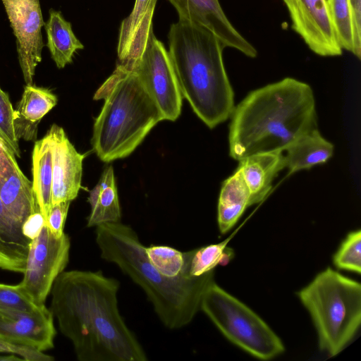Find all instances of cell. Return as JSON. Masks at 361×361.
I'll return each instance as SVG.
<instances>
[{
	"label": "cell",
	"mask_w": 361,
	"mask_h": 361,
	"mask_svg": "<svg viewBox=\"0 0 361 361\" xmlns=\"http://www.w3.org/2000/svg\"><path fill=\"white\" fill-rule=\"evenodd\" d=\"M127 69L137 75L164 120L174 121L179 117L183 96L169 51L154 35L153 28L143 42L137 59Z\"/></svg>",
	"instance_id": "ba28073f"
},
{
	"label": "cell",
	"mask_w": 361,
	"mask_h": 361,
	"mask_svg": "<svg viewBox=\"0 0 361 361\" xmlns=\"http://www.w3.org/2000/svg\"><path fill=\"white\" fill-rule=\"evenodd\" d=\"M45 224V219L40 211L37 212L30 215L23 224V233L32 240L39 235Z\"/></svg>",
	"instance_id": "836d02e7"
},
{
	"label": "cell",
	"mask_w": 361,
	"mask_h": 361,
	"mask_svg": "<svg viewBox=\"0 0 361 361\" xmlns=\"http://www.w3.org/2000/svg\"><path fill=\"white\" fill-rule=\"evenodd\" d=\"M175 8L178 21L202 26L211 30L225 47L237 49L255 58L257 49L233 27L219 0H168Z\"/></svg>",
	"instance_id": "7c38bea8"
},
{
	"label": "cell",
	"mask_w": 361,
	"mask_h": 361,
	"mask_svg": "<svg viewBox=\"0 0 361 361\" xmlns=\"http://www.w3.org/2000/svg\"><path fill=\"white\" fill-rule=\"evenodd\" d=\"M93 98L104 99L91 141L94 152L104 162L129 156L164 120L137 75L119 63Z\"/></svg>",
	"instance_id": "5b68a950"
},
{
	"label": "cell",
	"mask_w": 361,
	"mask_h": 361,
	"mask_svg": "<svg viewBox=\"0 0 361 361\" xmlns=\"http://www.w3.org/2000/svg\"><path fill=\"white\" fill-rule=\"evenodd\" d=\"M298 295L313 321L320 349L330 356L338 354L360 325V283L329 267Z\"/></svg>",
	"instance_id": "8992f818"
},
{
	"label": "cell",
	"mask_w": 361,
	"mask_h": 361,
	"mask_svg": "<svg viewBox=\"0 0 361 361\" xmlns=\"http://www.w3.org/2000/svg\"><path fill=\"white\" fill-rule=\"evenodd\" d=\"M70 204L71 201H63L53 204L49 212L46 225L56 238H60L64 233L63 228Z\"/></svg>",
	"instance_id": "4dcf8cb0"
},
{
	"label": "cell",
	"mask_w": 361,
	"mask_h": 361,
	"mask_svg": "<svg viewBox=\"0 0 361 361\" xmlns=\"http://www.w3.org/2000/svg\"><path fill=\"white\" fill-rule=\"evenodd\" d=\"M0 142L14 155L20 157L19 140L14 127V109L7 92L0 88Z\"/></svg>",
	"instance_id": "f1b7e54d"
},
{
	"label": "cell",
	"mask_w": 361,
	"mask_h": 361,
	"mask_svg": "<svg viewBox=\"0 0 361 361\" xmlns=\"http://www.w3.org/2000/svg\"><path fill=\"white\" fill-rule=\"evenodd\" d=\"M119 286L101 271H63L54 281L50 310L78 360H147L119 313Z\"/></svg>",
	"instance_id": "6da1fadb"
},
{
	"label": "cell",
	"mask_w": 361,
	"mask_h": 361,
	"mask_svg": "<svg viewBox=\"0 0 361 361\" xmlns=\"http://www.w3.org/2000/svg\"><path fill=\"white\" fill-rule=\"evenodd\" d=\"M1 144H3V143L0 142V145H1Z\"/></svg>",
	"instance_id": "8d00e7d4"
},
{
	"label": "cell",
	"mask_w": 361,
	"mask_h": 361,
	"mask_svg": "<svg viewBox=\"0 0 361 361\" xmlns=\"http://www.w3.org/2000/svg\"><path fill=\"white\" fill-rule=\"evenodd\" d=\"M168 39L182 96L209 128L226 121L235 104L223 61L224 44L211 30L180 21L171 25Z\"/></svg>",
	"instance_id": "277c9868"
},
{
	"label": "cell",
	"mask_w": 361,
	"mask_h": 361,
	"mask_svg": "<svg viewBox=\"0 0 361 361\" xmlns=\"http://www.w3.org/2000/svg\"><path fill=\"white\" fill-rule=\"evenodd\" d=\"M14 353H9L8 355L0 356V361H14V360H24L23 357H19Z\"/></svg>",
	"instance_id": "e575fe53"
},
{
	"label": "cell",
	"mask_w": 361,
	"mask_h": 361,
	"mask_svg": "<svg viewBox=\"0 0 361 361\" xmlns=\"http://www.w3.org/2000/svg\"><path fill=\"white\" fill-rule=\"evenodd\" d=\"M200 310L231 342L264 360L283 353L280 338L250 307L212 281L202 297Z\"/></svg>",
	"instance_id": "52a82bcc"
},
{
	"label": "cell",
	"mask_w": 361,
	"mask_h": 361,
	"mask_svg": "<svg viewBox=\"0 0 361 361\" xmlns=\"http://www.w3.org/2000/svg\"><path fill=\"white\" fill-rule=\"evenodd\" d=\"M47 133L53 158L52 206L63 201L71 202L77 197L82 187L85 155L75 149L62 127L53 124Z\"/></svg>",
	"instance_id": "5bb4252c"
},
{
	"label": "cell",
	"mask_w": 361,
	"mask_h": 361,
	"mask_svg": "<svg viewBox=\"0 0 361 361\" xmlns=\"http://www.w3.org/2000/svg\"><path fill=\"white\" fill-rule=\"evenodd\" d=\"M0 162V198L8 211L21 225L39 209L32 182L20 169L15 155L2 147Z\"/></svg>",
	"instance_id": "9a60e30c"
},
{
	"label": "cell",
	"mask_w": 361,
	"mask_h": 361,
	"mask_svg": "<svg viewBox=\"0 0 361 361\" xmlns=\"http://www.w3.org/2000/svg\"><path fill=\"white\" fill-rule=\"evenodd\" d=\"M229 154L240 161L248 156L285 149L317 128L312 87L285 78L250 92L230 116Z\"/></svg>",
	"instance_id": "7a4b0ae2"
},
{
	"label": "cell",
	"mask_w": 361,
	"mask_h": 361,
	"mask_svg": "<svg viewBox=\"0 0 361 361\" xmlns=\"http://www.w3.org/2000/svg\"><path fill=\"white\" fill-rule=\"evenodd\" d=\"M351 11L354 37H355V54L354 55L361 59V0H348Z\"/></svg>",
	"instance_id": "d6a6232c"
},
{
	"label": "cell",
	"mask_w": 361,
	"mask_h": 361,
	"mask_svg": "<svg viewBox=\"0 0 361 361\" xmlns=\"http://www.w3.org/2000/svg\"><path fill=\"white\" fill-rule=\"evenodd\" d=\"M37 306L23 290L19 284L0 283V310H13L32 312Z\"/></svg>",
	"instance_id": "f546056e"
},
{
	"label": "cell",
	"mask_w": 361,
	"mask_h": 361,
	"mask_svg": "<svg viewBox=\"0 0 361 361\" xmlns=\"http://www.w3.org/2000/svg\"><path fill=\"white\" fill-rule=\"evenodd\" d=\"M250 191L240 170L235 172L222 183L219 193L217 221L222 234L236 224L247 207H250Z\"/></svg>",
	"instance_id": "ffe728a7"
},
{
	"label": "cell",
	"mask_w": 361,
	"mask_h": 361,
	"mask_svg": "<svg viewBox=\"0 0 361 361\" xmlns=\"http://www.w3.org/2000/svg\"><path fill=\"white\" fill-rule=\"evenodd\" d=\"M88 202L91 211L87 218V227L121 222V211L111 166L104 169L98 183L90 192Z\"/></svg>",
	"instance_id": "44dd1931"
},
{
	"label": "cell",
	"mask_w": 361,
	"mask_h": 361,
	"mask_svg": "<svg viewBox=\"0 0 361 361\" xmlns=\"http://www.w3.org/2000/svg\"><path fill=\"white\" fill-rule=\"evenodd\" d=\"M0 353H14L26 361H51L54 358L34 348L18 345L0 338Z\"/></svg>",
	"instance_id": "1f68e13d"
},
{
	"label": "cell",
	"mask_w": 361,
	"mask_h": 361,
	"mask_svg": "<svg viewBox=\"0 0 361 361\" xmlns=\"http://www.w3.org/2000/svg\"><path fill=\"white\" fill-rule=\"evenodd\" d=\"M47 37L46 46L56 67L63 68L72 63L75 53L84 45L75 35L70 22L59 11L50 9L49 19L44 23Z\"/></svg>",
	"instance_id": "603a6c76"
},
{
	"label": "cell",
	"mask_w": 361,
	"mask_h": 361,
	"mask_svg": "<svg viewBox=\"0 0 361 361\" xmlns=\"http://www.w3.org/2000/svg\"><path fill=\"white\" fill-rule=\"evenodd\" d=\"M57 97L49 89L26 85L14 110V127L18 140H36L37 126L57 104Z\"/></svg>",
	"instance_id": "2e32d148"
},
{
	"label": "cell",
	"mask_w": 361,
	"mask_h": 361,
	"mask_svg": "<svg viewBox=\"0 0 361 361\" xmlns=\"http://www.w3.org/2000/svg\"><path fill=\"white\" fill-rule=\"evenodd\" d=\"M229 238L216 243L195 249L190 265V274L198 277L214 271L217 265H226L234 255L227 247Z\"/></svg>",
	"instance_id": "484cf974"
},
{
	"label": "cell",
	"mask_w": 361,
	"mask_h": 361,
	"mask_svg": "<svg viewBox=\"0 0 361 361\" xmlns=\"http://www.w3.org/2000/svg\"><path fill=\"white\" fill-rule=\"evenodd\" d=\"M238 161V168L250 191V206L265 198L274 179L285 168L283 151L255 154Z\"/></svg>",
	"instance_id": "e0dca14e"
},
{
	"label": "cell",
	"mask_w": 361,
	"mask_h": 361,
	"mask_svg": "<svg viewBox=\"0 0 361 361\" xmlns=\"http://www.w3.org/2000/svg\"><path fill=\"white\" fill-rule=\"evenodd\" d=\"M337 42L343 49L355 54L353 18L348 0H326Z\"/></svg>",
	"instance_id": "4316f807"
},
{
	"label": "cell",
	"mask_w": 361,
	"mask_h": 361,
	"mask_svg": "<svg viewBox=\"0 0 361 361\" xmlns=\"http://www.w3.org/2000/svg\"><path fill=\"white\" fill-rule=\"evenodd\" d=\"M4 145V144L0 145V162L1 161V160L3 159V156H4V152H3V149H2V147Z\"/></svg>",
	"instance_id": "d590c367"
},
{
	"label": "cell",
	"mask_w": 361,
	"mask_h": 361,
	"mask_svg": "<svg viewBox=\"0 0 361 361\" xmlns=\"http://www.w3.org/2000/svg\"><path fill=\"white\" fill-rule=\"evenodd\" d=\"M70 247L68 235L64 233L56 238L46 224L31 240L19 286L37 306L45 305L54 281L66 267Z\"/></svg>",
	"instance_id": "9c48e42d"
},
{
	"label": "cell",
	"mask_w": 361,
	"mask_h": 361,
	"mask_svg": "<svg viewBox=\"0 0 361 361\" xmlns=\"http://www.w3.org/2000/svg\"><path fill=\"white\" fill-rule=\"evenodd\" d=\"M16 39L18 59L26 85H32L42 61L44 26L39 0H1Z\"/></svg>",
	"instance_id": "30bf717a"
},
{
	"label": "cell",
	"mask_w": 361,
	"mask_h": 361,
	"mask_svg": "<svg viewBox=\"0 0 361 361\" xmlns=\"http://www.w3.org/2000/svg\"><path fill=\"white\" fill-rule=\"evenodd\" d=\"M95 233L102 258L116 264L145 291L166 328L179 329L192 321L204 290L214 281V271L198 277L185 272L169 278L150 262L146 247L130 226L106 223L97 226Z\"/></svg>",
	"instance_id": "3957f363"
},
{
	"label": "cell",
	"mask_w": 361,
	"mask_h": 361,
	"mask_svg": "<svg viewBox=\"0 0 361 361\" xmlns=\"http://www.w3.org/2000/svg\"><path fill=\"white\" fill-rule=\"evenodd\" d=\"M52 149L49 134L35 141L32 153V189L40 212L47 221L51 207Z\"/></svg>",
	"instance_id": "7402d4cb"
},
{
	"label": "cell",
	"mask_w": 361,
	"mask_h": 361,
	"mask_svg": "<svg viewBox=\"0 0 361 361\" xmlns=\"http://www.w3.org/2000/svg\"><path fill=\"white\" fill-rule=\"evenodd\" d=\"M291 27L307 47L321 56L342 54L331 24L326 0H283Z\"/></svg>",
	"instance_id": "8fae6325"
},
{
	"label": "cell",
	"mask_w": 361,
	"mask_h": 361,
	"mask_svg": "<svg viewBox=\"0 0 361 361\" xmlns=\"http://www.w3.org/2000/svg\"><path fill=\"white\" fill-rule=\"evenodd\" d=\"M30 242L0 198V269L23 274Z\"/></svg>",
	"instance_id": "ac0fdd59"
},
{
	"label": "cell",
	"mask_w": 361,
	"mask_h": 361,
	"mask_svg": "<svg viewBox=\"0 0 361 361\" xmlns=\"http://www.w3.org/2000/svg\"><path fill=\"white\" fill-rule=\"evenodd\" d=\"M54 315L45 305L32 312L0 310V338L39 351L54 348Z\"/></svg>",
	"instance_id": "4fadbf2b"
},
{
	"label": "cell",
	"mask_w": 361,
	"mask_h": 361,
	"mask_svg": "<svg viewBox=\"0 0 361 361\" xmlns=\"http://www.w3.org/2000/svg\"><path fill=\"white\" fill-rule=\"evenodd\" d=\"M334 150V145L321 135L317 128H314L285 149V168L290 173L310 169L326 163L333 156Z\"/></svg>",
	"instance_id": "d6986e66"
},
{
	"label": "cell",
	"mask_w": 361,
	"mask_h": 361,
	"mask_svg": "<svg viewBox=\"0 0 361 361\" xmlns=\"http://www.w3.org/2000/svg\"><path fill=\"white\" fill-rule=\"evenodd\" d=\"M157 0H135L133 8L121 23L117 54L118 61H123L140 29L152 24V18Z\"/></svg>",
	"instance_id": "cb8c5ba5"
},
{
	"label": "cell",
	"mask_w": 361,
	"mask_h": 361,
	"mask_svg": "<svg viewBox=\"0 0 361 361\" xmlns=\"http://www.w3.org/2000/svg\"><path fill=\"white\" fill-rule=\"evenodd\" d=\"M334 265L357 274L361 272V231L349 233L333 257Z\"/></svg>",
	"instance_id": "83f0119b"
},
{
	"label": "cell",
	"mask_w": 361,
	"mask_h": 361,
	"mask_svg": "<svg viewBox=\"0 0 361 361\" xmlns=\"http://www.w3.org/2000/svg\"><path fill=\"white\" fill-rule=\"evenodd\" d=\"M145 250L150 262L164 276L176 278L190 272L195 249L182 252L169 246L153 245L146 247Z\"/></svg>",
	"instance_id": "d4e9b609"
}]
</instances>
